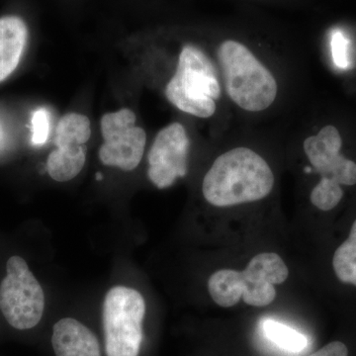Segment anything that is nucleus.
Here are the masks:
<instances>
[{"label":"nucleus","instance_id":"obj_1","mask_svg":"<svg viewBox=\"0 0 356 356\" xmlns=\"http://www.w3.org/2000/svg\"><path fill=\"white\" fill-rule=\"evenodd\" d=\"M274 175L266 159L254 149L236 147L216 159L204 177V198L216 207L255 202L274 186Z\"/></svg>","mask_w":356,"mask_h":356},{"label":"nucleus","instance_id":"obj_2","mask_svg":"<svg viewBox=\"0 0 356 356\" xmlns=\"http://www.w3.org/2000/svg\"><path fill=\"white\" fill-rule=\"evenodd\" d=\"M289 270L280 255L262 252L248 262L243 271L221 269L208 280V290L218 305L229 308L242 298L248 305L266 307L276 297L274 285L285 282Z\"/></svg>","mask_w":356,"mask_h":356},{"label":"nucleus","instance_id":"obj_3","mask_svg":"<svg viewBox=\"0 0 356 356\" xmlns=\"http://www.w3.org/2000/svg\"><path fill=\"white\" fill-rule=\"evenodd\" d=\"M225 88L232 102L248 112L264 111L277 96V83L270 70L245 44L226 40L218 49Z\"/></svg>","mask_w":356,"mask_h":356},{"label":"nucleus","instance_id":"obj_4","mask_svg":"<svg viewBox=\"0 0 356 356\" xmlns=\"http://www.w3.org/2000/svg\"><path fill=\"white\" fill-rule=\"evenodd\" d=\"M168 102L185 113L209 118L216 112L221 84L209 57L193 44L184 47L177 72L166 84Z\"/></svg>","mask_w":356,"mask_h":356},{"label":"nucleus","instance_id":"obj_5","mask_svg":"<svg viewBox=\"0 0 356 356\" xmlns=\"http://www.w3.org/2000/svg\"><path fill=\"white\" fill-rule=\"evenodd\" d=\"M146 302L133 288L115 286L103 303V329L107 356H138L143 341Z\"/></svg>","mask_w":356,"mask_h":356},{"label":"nucleus","instance_id":"obj_6","mask_svg":"<svg viewBox=\"0 0 356 356\" xmlns=\"http://www.w3.org/2000/svg\"><path fill=\"white\" fill-rule=\"evenodd\" d=\"M0 310L15 329L30 330L43 317L44 294L22 257L14 255L6 262V276L0 284Z\"/></svg>","mask_w":356,"mask_h":356},{"label":"nucleus","instance_id":"obj_7","mask_svg":"<svg viewBox=\"0 0 356 356\" xmlns=\"http://www.w3.org/2000/svg\"><path fill=\"white\" fill-rule=\"evenodd\" d=\"M136 115L124 108L105 114L102 118V133L104 144L99 149L103 165L132 172L142 161L146 147L144 129L135 125Z\"/></svg>","mask_w":356,"mask_h":356},{"label":"nucleus","instance_id":"obj_8","mask_svg":"<svg viewBox=\"0 0 356 356\" xmlns=\"http://www.w3.org/2000/svg\"><path fill=\"white\" fill-rule=\"evenodd\" d=\"M189 147L191 140L182 124L175 122L159 131L147 156V177L154 186L168 188L177 178L186 177Z\"/></svg>","mask_w":356,"mask_h":356},{"label":"nucleus","instance_id":"obj_9","mask_svg":"<svg viewBox=\"0 0 356 356\" xmlns=\"http://www.w3.org/2000/svg\"><path fill=\"white\" fill-rule=\"evenodd\" d=\"M303 147L321 179L332 180L343 187L356 185V163L341 153L343 139L334 126H325L317 135L307 138Z\"/></svg>","mask_w":356,"mask_h":356},{"label":"nucleus","instance_id":"obj_10","mask_svg":"<svg viewBox=\"0 0 356 356\" xmlns=\"http://www.w3.org/2000/svg\"><path fill=\"white\" fill-rule=\"evenodd\" d=\"M51 344L57 356H102L95 334L72 318H62L54 325Z\"/></svg>","mask_w":356,"mask_h":356},{"label":"nucleus","instance_id":"obj_11","mask_svg":"<svg viewBox=\"0 0 356 356\" xmlns=\"http://www.w3.org/2000/svg\"><path fill=\"white\" fill-rule=\"evenodd\" d=\"M28 39V28L18 16L0 18V83L19 65Z\"/></svg>","mask_w":356,"mask_h":356},{"label":"nucleus","instance_id":"obj_12","mask_svg":"<svg viewBox=\"0 0 356 356\" xmlns=\"http://www.w3.org/2000/svg\"><path fill=\"white\" fill-rule=\"evenodd\" d=\"M331 266L337 282L356 292V216L348 226L343 240L332 250Z\"/></svg>","mask_w":356,"mask_h":356},{"label":"nucleus","instance_id":"obj_13","mask_svg":"<svg viewBox=\"0 0 356 356\" xmlns=\"http://www.w3.org/2000/svg\"><path fill=\"white\" fill-rule=\"evenodd\" d=\"M86 161V147H57L48 156L47 170L54 180L70 181L81 173Z\"/></svg>","mask_w":356,"mask_h":356},{"label":"nucleus","instance_id":"obj_14","mask_svg":"<svg viewBox=\"0 0 356 356\" xmlns=\"http://www.w3.org/2000/svg\"><path fill=\"white\" fill-rule=\"evenodd\" d=\"M264 336L276 346L288 353H298L308 346V339L301 332L281 324L277 321L266 320L262 324Z\"/></svg>","mask_w":356,"mask_h":356},{"label":"nucleus","instance_id":"obj_15","mask_svg":"<svg viewBox=\"0 0 356 356\" xmlns=\"http://www.w3.org/2000/svg\"><path fill=\"white\" fill-rule=\"evenodd\" d=\"M90 121L86 115L69 113L63 116L56 128L55 142H76L86 145L90 139Z\"/></svg>","mask_w":356,"mask_h":356},{"label":"nucleus","instance_id":"obj_16","mask_svg":"<svg viewBox=\"0 0 356 356\" xmlns=\"http://www.w3.org/2000/svg\"><path fill=\"white\" fill-rule=\"evenodd\" d=\"M344 191L341 184L330 179H321L310 194L311 203L322 212H332L343 201Z\"/></svg>","mask_w":356,"mask_h":356},{"label":"nucleus","instance_id":"obj_17","mask_svg":"<svg viewBox=\"0 0 356 356\" xmlns=\"http://www.w3.org/2000/svg\"><path fill=\"white\" fill-rule=\"evenodd\" d=\"M32 144L42 146L48 140L50 132V115L48 110L37 109L32 116Z\"/></svg>","mask_w":356,"mask_h":356},{"label":"nucleus","instance_id":"obj_18","mask_svg":"<svg viewBox=\"0 0 356 356\" xmlns=\"http://www.w3.org/2000/svg\"><path fill=\"white\" fill-rule=\"evenodd\" d=\"M332 51L336 64L339 67H348V42L341 33H336L332 39Z\"/></svg>","mask_w":356,"mask_h":356},{"label":"nucleus","instance_id":"obj_19","mask_svg":"<svg viewBox=\"0 0 356 356\" xmlns=\"http://www.w3.org/2000/svg\"><path fill=\"white\" fill-rule=\"evenodd\" d=\"M308 356H350V350L343 341H331Z\"/></svg>","mask_w":356,"mask_h":356},{"label":"nucleus","instance_id":"obj_20","mask_svg":"<svg viewBox=\"0 0 356 356\" xmlns=\"http://www.w3.org/2000/svg\"><path fill=\"white\" fill-rule=\"evenodd\" d=\"M0 135H1V133H0Z\"/></svg>","mask_w":356,"mask_h":356}]
</instances>
